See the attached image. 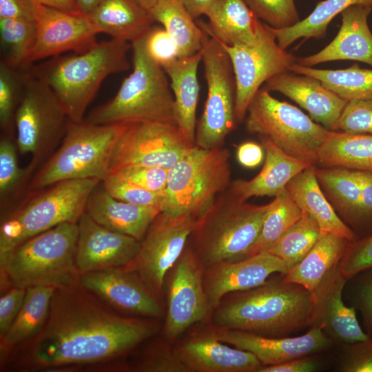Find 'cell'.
<instances>
[{"label": "cell", "mask_w": 372, "mask_h": 372, "mask_svg": "<svg viewBox=\"0 0 372 372\" xmlns=\"http://www.w3.org/2000/svg\"><path fill=\"white\" fill-rule=\"evenodd\" d=\"M199 52L207 96L203 112L196 124L195 145L208 149L219 148L223 147L226 137L238 123L235 75L225 49L205 31Z\"/></svg>", "instance_id": "obj_12"}, {"label": "cell", "mask_w": 372, "mask_h": 372, "mask_svg": "<svg viewBox=\"0 0 372 372\" xmlns=\"http://www.w3.org/2000/svg\"><path fill=\"white\" fill-rule=\"evenodd\" d=\"M174 349L189 372H258L264 366L251 352L219 340L213 329L190 335Z\"/></svg>", "instance_id": "obj_22"}, {"label": "cell", "mask_w": 372, "mask_h": 372, "mask_svg": "<svg viewBox=\"0 0 372 372\" xmlns=\"http://www.w3.org/2000/svg\"><path fill=\"white\" fill-rule=\"evenodd\" d=\"M13 135L5 134L0 140V203L1 212L14 198L28 189L33 172L27 165L21 168L18 163L17 147Z\"/></svg>", "instance_id": "obj_42"}, {"label": "cell", "mask_w": 372, "mask_h": 372, "mask_svg": "<svg viewBox=\"0 0 372 372\" xmlns=\"http://www.w3.org/2000/svg\"><path fill=\"white\" fill-rule=\"evenodd\" d=\"M34 20V2L32 0H0V19Z\"/></svg>", "instance_id": "obj_55"}, {"label": "cell", "mask_w": 372, "mask_h": 372, "mask_svg": "<svg viewBox=\"0 0 372 372\" xmlns=\"http://www.w3.org/2000/svg\"><path fill=\"white\" fill-rule=\"evenodd\" d=\"M218 43L227 53L233 67L236 83V116L238 123H242L262 85L273 76L290 71L297 57L278 45L265 23L257 40L251 44L227 45Z\"/></svg>", "instance_id": "obj_13"}, {"label": "cell", "mask_w": 372, "mask_h": 372, "mask_svg": "<svg viewBox=\"0 0 372 372\" xmlns=\"http://www.w3.org/2000/svg\"><path fill=\"white\" fill-rule=\"evenodd\" d=\"M79 282L106 305L124 316L154 320L163 316L160 297L127 266L81 273Z\"/></svg>", "instance_id": "obj_17"}, {"label": "cell", "mask_w": 372, "mask_h": 372, "mask_svg": "<svg viewBox=\"0 0 372 372\" xmlns=\"http://www.w3.org/2000/svg\"><path fill=\"white\" fill-rule=\"evenodd\" d=\"M37 3L55 9L72 12H81L78 7L76 0H32Z\"/></svg>", "instance_id": "obj_59"}, {"label": "cell", "mask_w": 372, "mask_h": 372, "mask_svg": "<svg viewBox=\"0 0 372 372\" xmlns=\"http://www.w3.org/2000/svg\"><path fill=\"white\" fill-rule=\"evenodd\" d=\"M34 2V1H33ZM36 41L28 64L63 52L82 53L98 42V33L87 15L63 11L34 2Z\"/></svg>", "instance_id": "obj_18"}, {"label": "cell", "mask_w": 372, "mask_h": 372, "mask_svg": "<svg viewBox=\"0 0 372 372\" xmlns=\"http://www.w3.org/2000/svg\"><path fill=\"white\" fill-rule=\"evenodd\" d=\"M55 289L44 286L26 289L17 316L0 339V356L30 340L41 330L48 319Z\"/></svg>", "instance_id": "obj_34"}, {"label": "cell", "mask_w": 372, "mask_h": 372, "mask_svg": "<svg viewBox=\"0 0 372 372\" xmlns=\"http://www.w3.org/2000/svg\"><path fill=\"white\" fill-rule=\"evenodd\" d=\"M138 4L147 10H150L158 0H135Z\"/></svg>", "instance_id": "obj_61"}, {"label": "cell", "mask_w": 372, "mask_h": 372, "mask_svg": "<svg viewBox=\"0 0 372 372\" xmlns=\"http://www.w3.org/2000/svg\"><path fill=\"white\" fill-rule=\"evenodd\" d=\"M140 351L127 369L138 372H189L174 348L165 344H150Z\"/></svg>", "instance_id": "obj_44"}, {"label": "cell", "mask_w": 372, "mask_h": 372, "mask_svg": "<svg viewBox=\"0 0 372 372\" xmlns=\"http://www.w3.org/2000/svg\"><path fill=\"white\" fill-rule=\"evenodd\" d=\"M262 87L287 96L307 110L313 120L331 131L347 103L318 79L292 71L273 76Z\"/></svg>", "instance_id": "obj_25"}, {"label": "cell", "mask_w": 372, "mask_h": 372, "mask_svg": "<svg viewBox=\"0 0 372 372\" xmlns=\"http://www.w3.org/2000/svg\"><path fill=\"white\" fill-rule=\"evenodd\" d=\"M101 181L68 180L28 192L20 203L1 213L0 256L59 224L78 223L90 194Z\"/></svg>", "instance_id": "obj_6"}, {"label": "cell", "mask_w": 372, "mask_h": 372, "mask_svg": "<svg viewBox=\"0 0 372 372\" xmlns=\"http://www.w3.org/2000/svg\"><path fill=\"white\" fill-rule=\"evenodd\" d=\"M264 153L262 145L249 141L238 146L236 156L241 165L247 168H254L261 163Z\"/></svg>", "instance_id": "obj_57"}, {"label": "cell", "mask_w": 372, "mask_h": 372, "mask_svg": "<svg viewBox=\"0 0 372 372\" xmlns=\"http://www.w3.org/2000/svg\"><path fill=\"white\" fill-rule=\"evenodd\" d=\"M260 20L274 29L293 27L301 19L294 0H244Z\"/></svg>", "instance_id": "obj_45"}, {"label": "cell", "mask_w": 372, "mask_h": 372, "mask_svg": "<svg viewBox=\"0 0 372 372\" xmlns=\"http://www.w3.org/2000/svg\"><path fill=\"white\" fill-rule=\"evenodd\" d=\"M205 268L187 243L165 276L167 310L163 328L168 342L178 339L191 326L207 318L212 311L203 287Z\"/></svg>", "instance_id": "obj_14"}, {"label": "cell", "mask_w": 372, "mask_h": 372, "mask_svg": "<svg viewBox=\"0 0 372 372\" xmlns=\"http://www.w3.org/2000/svg\"><path fill=\"white\" fill-rule=\"evenodd\" d=\"M333 131L372 135V99L348 101Z\"/></svg>", "instance_id": "obj_47"}, {"label": "cell", "mask_w": 372, "mask_h": 372, "mask_svg": "<svg viewBox=\"0 0 372 372\" xmlns=\"http://www.w3.org/2000/svg\"><path fill=\"white\" fill-rule=\"evenodd\" d=\"M244 121L248 133L267 138L285 154L313 165L331 132L262 87L251 101Z\"/></svg>", "instance_id": "obj_10"}, {"label": "cell", "mask_w": 372, "mask_h": 372, "mask_svg": "<svg viewBox=\"0 0 372 372\" xmlns=\"http://www.w3.org/2000/svg\"><path fill=\"white\" fill-rule=\"evenodd\" d=\"M358 274L361 276L356 286L358 307L362 316L366 333L372 339V267Z\"/></svg>", "instance_id": "obj_53"}, {"label": "cell", "mask_w": 372, "mask_h": 372, "mask_svg": "<svg viewBox=\"0 0 372 372\" xmlns=\"http://www.w3.org/2000/svg\"><path fill=\"white\" fill-rule=\"evenodd\" d=\"M193 146L176 125L130 123L115 146L108 173L132 165L169 169Z\"/></svg>", "instance_id": "obj_16"}, {"label": "cell", "mask_w": 372, "mask_h": 372, "mask_svg": "<svg viewBox=\"0 0 372 372\" xmlns=\"http://www.w3.org/2000/svg\"><path fill=\"white\" fill-rule=\"evenodd\" d=\"M319 362L313 357L304 356L270 366H263L258 372H313L319 368Z\"/></svg>", "instance_id": "obj_56"}, {"label": "cell", "mask_w": 372, "mask_h": 372, "mask_svg": "<svg viewBox=\"0 0 372 372\" xmlns=\"http://www.w3.org/2000/svg\"><path fill=\"white\" fill-rule=\"evenodd\" d=\"M260 141L265 155L260 172L251 180L231 182L227 189L239 200L247 201L254 196H275L296 175L313 165L285 154L267 138H260Z\"/></svg>", "instance_id": "obj_27"}, {"label": "cell", "mask_w": 372, "mask_h": 372, "mask_svg": "<svg viewBox=\"0 0 372 372\" xmlns=\"http://www.w3.org/2000/svg\"><path fill=\"white\" fill-rule=\"evenodd\" d=\"M101 183L114 198L141 206H159L163 208L165 192L156 193L141 187L114 174H107Z\"/></svg>", "instance_id": "obj_46"}, {"label": "cell", "mask_w": 372, "mask_h": 372, "mask_svg": "<svg viewBox=\"0 0 372 372\" xmlns=\"http://www.w3.org/2000/svg\"><path fill=\"white\" fill-rule=\"evenodd\" d=\"M36 32L34 20L0 19L1 62L19 70L29 68Z\"/></svg>", "instance_id": "obj_40"}, {"label": "cell", "mask_w": 372, "mask_h": 372, "mask_svg": "<svg viewBox=\"0 0 372 372\" xmlns=\"http://www.w3.org/2000/svg\"><path fill=\"white\" fill-rule=\"evenodd\" d=\"M340 369L344 372H372V339L349 344Z\"/></svg>", "instance_id": "obj_51"}, {"label": "cell", "mask_w": 372, "mask_h": 372, "mask_svg": "<svg viewBox=\"0 0 372 372\" xmlns=\"http://www.w3.org/2000/svg\"><path fill=\"white\" fill-rule=\"evenodd\" d=\"M315 173L321 189L332 202L333 208L356 229L361 204V187L357 172L315 165Z\"/></svg>", "instance_id": "obj_35"}, {"label": "cell", "mask_w": 372, "mask_h": 372, "mask_svg": "<svg viewBox=\"0 0 372 372\" xmlns=\"http://www.w3.org/2000/svg\"><path fill=\"white\" fill-rule=\"evenodd\" d=\"M70 121L52 90L30 72H24L14 127L18 152L31 155L28 165L33 172L59 146Z\"/></svg>", "instance_id": "obj_11"}, {"label": "cell", "mask_w": 372, "mask_h": 372, "mask_svg": "<svg viewBox=\"0 0 372 372\" xmlns=\"http://www.w3.org/2000/svg\"><path fill=\"white\" fill-rule=\"evenodd\" d=\"M347 281L338 266L313 293L315 311L312 326L320 327L331 338L349 345L369 337L361 328L355 308L347 306L343 301L342 291Z\"/></svg>", "instance_id": "obj_23"}, {"label": "cell", "mask_w": 372, "mask_h": 372, "mask_svg": "<svg viewBox=\"0 0 372 372\" xmlns=\"http://www.w3.org/2000/svg\"><path fill=\"white\" fill-rule=\"evenodd\" d=\"M302 211V217L264 252L284 262L288 269L299 263L318 241L321 231L316 220Z\"/></svg>", "instance_id": "obj_41"}, {"label": "cell", "mask_w": 372, "mask_h": 372, "mask_svg": "<svg viewBox=\"0 0 372 372\" xmlns=\"http://www.w3.org/2000/svg\"><path fill=\"white\" fill-rule=\"evenodd\" d=\"M77 237V223H64L30 238L0 256L1 294L12 287L59 288L78 282Z\"/></svg>", "instance_id": "obj_4"}, {"label": "cell", "mask_w": 372, "mask_h": 372, "mask_svg": "<svg viewBox=\"0 0 372 372\" xmlns=\"http://www.w3.org/2000/svg\"><path fill=\"white\" fill-rule=\"evenodd\" d=\"M159 330L156 320L120 314L79 281L55 289L44 326L0 356V371H114Z\"/></svg>", "instance_id": "obj_1"}, {"label": "cell", "mask_w": 372, "mask_h": 372, "mask_svg": "<svg viewBox=\"0 0 372 372\" xmlns=\"http://www.w3.org/2000/svg\"><path fill=\"white\" fill-rule=\"evenodd\" d=\"M144 44L150 58L163 68L179 57L176 43L163 27L152 25L144 35Z\"/></svg>", "instance_id": "obj_50"}, {"label": "cell", "mask_w": 372, "mask_h": 372, "mask_svg": "<svg viewBox=\"0 0 372 372\" xmlns=\"http://www.w3.org/2000/svg\"><path fill=\"white\" fill-rule=\"evenodd\" d=\"M201 61L200 52L178 57L163 68L169 79L174 99L176 125L184 137L195 145L196 109L199 97L198 68Z\"/></svg>", "instance_id": "obj_29"}, {"label": "cell", "mask_w": 372, "mask_h": 372, "mask_svg": "<svg viewBox=\"0 0 372 372\" xmlns=\"http://www.w3.org/2000/svg\"><path fill=\"white\" fill-rule=\"evenodd\" d=\"M349 242L333 233H321L312 249L299 263L288 270L283 280L315 292L338 266Z\"/></svg>", "instance_id": "obj_32"}, {"label": "cell", "mask_w": 372, "mask_h": 372, "mask_svg": "<svg viewBox=\"0 0 372 372\" xmlns=\"http://www.w3.org/2000/svg\"><path fill=\"white\" fill-rule=\"evenodd\" d=\"M221 342L253 353L264 366L279 364L329 347L331 340L319 326L296 337H268L248 331L216 327Z\"/></svg>", "instance_id": "obj_20"}, {"label": "cell", "mask_w": 372, "mask_h": 372, "mask_svg": "<svg viewBox=\"0 0 372 372\" xmlns=\"http://www.w3.org/2000/svg\"><path fill=\"white\" fill-rule=\"evenodd\" d=\"M225 297L211 313L216 327L287 337L313 324V293L283 278Z\"/></svg>", "instance_id": "obj_2"}, {"label": "cell", "mask_w": 372, "mask_h": 372, "mask_svg": "<svg viewBox=\"0 0 372 372\" xmlns=\"http://www.w3.org/2000/svg\"><path fill=\"white\" fill-rule=\"evenodd\" d=\"M77 225L75 263L80 274L126 267L139 250L141 241L102 226L85 212Z\"/></svg>", "instance_id": "obj_19"}, {"label": "cell", "mask_w": 372, "mask_h": 372, "mask_svg": "<svg viewBox=\"0 0 372 372\" xmlns=\"http://www.w3.org/2000/svg\"><path fill=\"white\" fill-rule=\"evenodd\" d=\"M26 289L12 287L0 298V339L2 338L17 316L23 304Z\"/></svg>", "instance_id": "obj_52"}, {"label": "cell", "mask_w": 372, "mask_h": 372, "mask_svg": "<svg viewBox=\"0 0 372 372\" xmlns=\"http://www.w3.org/2000/svg\"><path fill=\"white\" fill-rule=\"evenodd\" d=\"M195 222L185 214L160 212L141 241L135 258L127 265L158 297L165 276L183 251Z\"/></svg>", "instance_id": "obj_15"}, {"label": "cell", "mask_w": 372, "mask_h": 372, "mask_svg": "<svg viewBox=\"0 0 372 372\" xmlns=\"http://www.w3.org/2000/svg\"><path fill=\"white\" fill-rule=\"evenodd\" d=\"M230 152L223 147L194 145L168 169L162 211L185 214L195 221L231 183Z\"/></svg>", "instance_id": "obj_9"}, {"label": "cell", "mask_w": 372, "mask_h": 372, "mask_svg": "<svg viewBox=\"0 0 372 372\" xmlns=\"http://www.w3.org/2000/svg\"><path fill=\"white\" fill-rule=\"evenodd\" d=\"M356 172L360 183L361 204L355 230L366 236L372 234V173Z\"/></svg>", "instance_id": "obj_54"}, {"label": "cell", "mask_w": 372, "mask_h": 372, "mask_svg": "<svg viewBox=\"0 0 372 372\" xmlns=\"http://www.w3.org/2000/svg\"><path fill=\"white\" fill-rule=\"evenodd\" d=\"M205 15L208 21L198 25L227 45L254 43L262 25L244 0H213Z\"/></svg>", "instance_id": "obj_28"}, {"label": "cell", "mask_w": 372, "mask_h": 372, "mask_svg": "<svg viewBox=\"0 0 372 372\" xmlns=\"http://www.w3.org/2000/svg\"><path fill=\"white\" fill-rule=\"evenodd\" d=\"M131 48L129 41L111 39L82 53L50 58L29 72L52 90L70 121L81 122L103 81L130 68Z\"/></svg>", "instance_id": "obj_3"}, {"label": "cell", "mask_w": 372, "mask_h": 372, "mask_svg": "<svg viewBox=\"0 0 372 372\" xmlns=\"http://www.w3.org/2000/svg\"><path fill=\"white\" fill-rule=\"evenodd\" d=\"M372 7L358 4L341 12V25L335 38L316 54L296 59L297 63L312 67L332 61L351 60L372 68V32L368 18Z\"/></svg>", "instance_id": "obj_24"}, {"label": "cell", "mask_w": 372, "mask_h": 372, "mask_svg": "<svg viewBox=\"0 0 372 372\" xmlns=\"http://www.w3.org/2000/svg\"><path fill=\"white\" fill-rule=\"evenodd\" d=\"M290 71L315 77L346 101L372 99V69L355 64L338 70L317 69L294 63Z\"/></svg>", "instance_id": "obj_37"}, {"label": "cell", "mask_w": 372, "mask_h": 372, "mask_svg": "<svg viewBox=\"0 0 372 372\" xmlns=\"http://www.w3.org/2000/svg\"><path fill=\"white\" fill-rule=\"evenodd\" d=\"M316 165L372 173V135L331 131L318 152Z\"/></svg>", "instance_id": "obj_33"}, {"label": "cell", "mask_w": 372, "mask_h": 372, "mask_svg": "<svg viewBox=\"0 0 372 372\" xmlns=\"http://www.w3.org/2000/svg\"><path fill=\"white\" fill-rule=\"evenodd\" d=\"M271 202L256 205L234 197L227 189L198 218L188 244L203 267L243 259L256 240Z\"/></svg>", "instance_id": "obj_7"}, {"label": "cell", "mask_w": 372, "mask_h": 372, "mask_svg": "<svg viewBox=\"0 0 372 372\" xmlns=\"http://www.w3.org/2000/svg\"><path fill=\"white\" fill-rule=\"evenodd\" d=\"M103 0H76L79 10L85 15L90 13Z\"/></svg>", "instance_id": "obj_60"}, {"label": "cell", "mask_w": 372, "mask_h": 372, "mask_svg": "<svg viewBox=\"0 0 372 372\" xmlns=\"http://www.w3.org/2000/svg\"><path fill=\"white\" fill-rule=\"evenodd\" d=\"M286 189L299 208L316 220L321 233H333L349 242L358 238L325 196L318 182L315 165L296 175L287 183Z\"/></svg>", "instance_id": "obj_30"}, {"label": "cell", "mask_w": 372, "mask_h": 372, "mask_svg": "<svg viewBox=\"0 0 372 372\" xmlns=\"http://www.w3.org/2000/svg\"><path fill=\"white\" fill-rule=\"evenodd\" d=\"M149 13L154 21L161 23L173 39L179 57L200 50L204 31L178 0H158Z\"/></svg>", "instance_id": "obj_36"}, {"label": "cell", "mask_w": 372, "mask_h": 372, "mask_svg": "<svg viewBox=\"0 0 372 372\" xmlns=\"http://www.w3.org/2000/svg\"><path fill=\"white\" fill-rule=\"evenodd\" d=\"M23 83L24 72L0 63V127L5 134H14V116Z\"/></svg>", "instance_id": "obj_43"}, {"label": "cell", "mask_w": 372, "mask_h": 372, "mask_svg": "<svg viewBox=\"0 0 372 372\" xmlns=\"http://www.w3.org/2000/svg\"><path fill=\"white\" fill-rule=\"evenodd\" d=\"M372 267V234L349 242L338 265L340 273L348 280Z\"/></svg>", "instance_id": "obj_48"}, {"label": "cell", "mask_w": 372, "mask_h": 372, "mask_svg": "<svg viewBox=\"0 0 372 372\" xmlns=\"http://www.w3.org/2000/svg\"><path fill=\"white\" fill-rule=\"evenodd\" d=\"M187 9L191 16L196 19L205 14L213 0H178Z\"/></svg>", "instance_id": "obj_58"}, {"label": "cell", "mask_w": 372, "mask_h": 372, "mask_svg": "<svg viewBox=\"0 0 372 372\" xmlns=\"http://www.w3.org/2000/svg\"><path fill=\"white\" fill-rule=\"evenodd\" d=\"M288 270L282 260L267 252L205 268L203 287L209 305L213 311L226 295L257 287L271 274L284 276Z\"/></svg>", "instance_id": "obj_21"}, {"label": "cell", "mask_w": 372, "mask_h": 372, "mask_svg": "<svg viewBox=\"0 0 372 372\" xmlns=\"http://www.w3.org/2000/svg\"><path fill=\"white\" fill-rule=\"evenodd\" d=\"M161 211L159 206L137 205L112 197L101 181L90 194L85 207V213L99 224L139 241Z\"/></svg>", "instance_id": "obj_26"}, {"label": "cell", "mask_w": 372, "mask_h": 372, "mask_svg": "<svg viewBox=\"0 0 372 372\" xmlns=\"http://www.w3.org/2000/svg\"><path fill=\"white\" fill-rule=\"evenodd\" d=\"M127 125L70 121L59 147L35 172L28 190L68 180H102L108 174L113 151Z\"/></svg>", "instance_id": "obj_8"}, {"label": "cell", "mask_w": 372, "mask_h": 372, "mask_svg": "<svg viewBox=\"0 0 372 372\" xmlns=\"http://www.w3.org/2000/svg\"><path fill=\"white\" fill-rule=\"evenodd\" d=\"M302 210L285 188L275 196L263 221L260 234L243 259L267 250L301 217Z\"/></svg>", "instance_id": "obj_39"}, {"label": "cell", "mask_w": 372, "mask_h": 372, "mask_svg": "<svg viewBox=\"0 0 372 372\" xmlns=\"http://www.w3.org/2000/svg\"><path fill=\"white\" fill-rule=\"evenodd\" d=\"M358 4L372 7V0H323L318 2L313 11L293 27L278 30L268 26L278 45L286 50L301 38L304 40L323 38L329 24L334 17L347 8Z\"/></svg>", "instance_id": "obj_38"}, {"label": "cell", "mask_w": 372, "mask_h": 372, "mask_svg": "<svg viewBox=\"0 0 372 372\" xmlns=\"http://www.w3.org/2000/svg\"><path fill=\"white\" fill-rule=\"evenodd\" d=\"M110 174L153 192H164L167 187L168 169L161 167L126 166Z\"/></svg>", "instance_id": "obj_49"}, {"label": "cell", "mask_w": 372, "mask_h": 372, "mask_svg": "<svg viewBox=\"0 0 372 372\" xmlns=\"http://www.w3.org/2000/svg\"><path fill=\"white\" fill-rule=\"evenodd\" d=\"M87 17L98 34L130 43L145 34L154 22L149 11L135 0H103Z\"/></svg>", "instance_id": "obj_31"}, {"label": "cell", "mask_w": 372, "mask_h": 372, "mask_svg": "<svg viewBox=\"0 0 372 372\" xmlns=\"http://www.w3.org/2000/svg\"><path fill=\"white\" fill-rule=\"evenodd\" d=\"M144 35L131 43L132 72L115 96L90 112L85 121L101 125L139 122L176 125L169 78L163 67L147 53Z\"/></svg>", "instance_id": "obj_5"}]
</instances>
